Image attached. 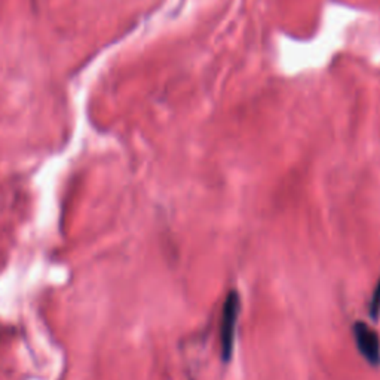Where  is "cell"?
<instances>
[{"instance_id":"6da1fadb","label":"cell","mask_w":380,"mask_h":380,"mask_svg":"<svg viewBox=\"0 0 380 380\" xmlns=\"http://www.w3.org/2000/svg\"><path fill=\"white\" fill-rule=\"evenodd\" d=\"M239 309H241V299L237 291L233 290L225 299L220 319V352L222 360L225 362H229L233 355Z\"/></svg>"},{"instance_id":"7a4b0ae2","label":"cell","mask_w":380,"mask_h":380,"mask_svg":"<svg viewBox=\"0 0 380 380\" xmlns=\"http://www.w3.org/2000/svg\"><path fill=\"white\" fill-rule=\"evenodd\" d=\"M352 334L360 354L372 365L380 364V340L377 333L364 323H355Z\"/></svg>"},{"instance_id":"3957f363","label":"cell","mask_w":380,"mask_h":380,"mask_svg":"<svg viewBox=\"0 0 380 380\" xmlns=\"http://www.w3.org/2000/svg\"><path fill=\"white\" fill-rule=\"evenodd\" d=\"M379 312H380V281L377 283V285L374 288V293H373V297H372V302H370V315H372V318L377 319Z\"/></svg>"}]
</instances>
